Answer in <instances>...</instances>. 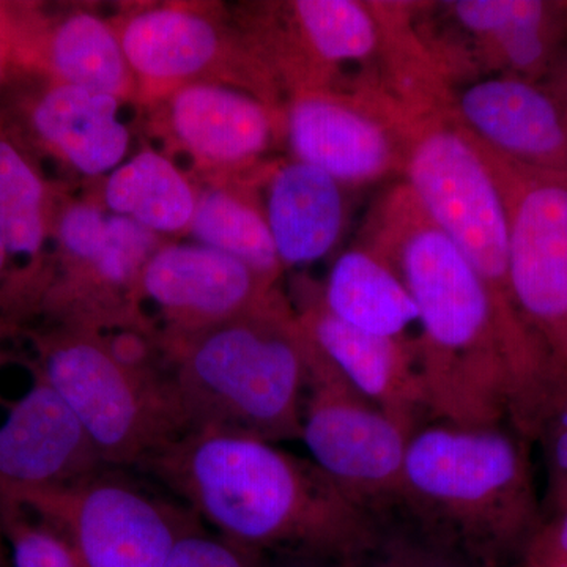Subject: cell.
Instances as JSON below:
<instances>
[{"mask_svg":"<svg viewBox=\"0 0 567 567\" xmlns=\"http://www.w3.org/2000/svg\"><path fill=\"white\" fill-rule=\"evenodd\" d=\"M360 241L393 265L415 301L427 421L507 424L528 440L566 365L507 330L486 284L404 182L379 197Z\"/></svg>","mask_w":567,"mask_h":567,"instance_id":"1","label":"cell"},{"mask_svg":"<svg viewBox=\"0 0 567 567\" xmlns=\"http://www.w3.org/2000/svg\"><path fill=\"white\" fill-rule=\"evenodd\" d=\"M213 532L270 559L361 565L380 524L312 461L234 432H185L144 465Z\"/></svg>","mask_w":567,"mask_h":567,"instance_id":"2","label":"cell"},{"mask_svg":"<svg viewBox=\"0 0 567 567\" xmlns=\"http://www.w3.org/2000/svg\"><path fill=\"white\" fill-rule=\"evenodd\" d=\"M417 7L402 0L252 2L234 20L284 99L334 89L406 106L439 82L417 32Z\"/></svg>","mask_w":567,"mask_h":567,"instance_id":"3","label":"cell"},{"mask_svg":"<svg viewBox=\"0 0 567 567\" xmlns=\"http://www.w3.org/2000/svg\"><path fill=\"white\" fill-rule=\"evenodd\" d=\"M529 451L507 424L425 421L406 445L398 517L477 566L518 567L544 520Z\"/></svg>","mask_w":567,"mask_h":567,"instance_id":"4","label":"cell"},{"mask_svg":"<svg viewBox=\"0 0 567 567\" xmlns=\"http://www.w3.org/2000/svg\"><path fill=\"white\" fill-rule=\"evenodd\" d=\"M186 432L301 440L311 341L276 290L244 316L163 344Z\"/></svg>","mask_w":567,"mask_h":567,"instance_id":"5","label":"cell"},{"mask_svg":"<svg viewBox=\"0 0 567 567\" xmlns=\"http://www.w3.org/2000/svg\"><path fill=\"white\" fill-rule=\"evenodd\" d=\"M39 372L106 466H144L186 432L171 374L126 364L95 328L58 322L37 336Z\"/></svg>","mask_w":567,"mask_h":567,"instance_id":"6","label":"cell"},{"mask_svg":"<svg viewBox=\"0 0 567 567\" xmlns=\"http://www.w3.org/2000/svg\"><path fill=\"white\" fill-rule=\"evenodd\" d=\"M402 182L486 284L507 330L525 346L548 353L514 305L509 216L480 142L447 111L425 115L413 126Z\"/></svg>","mask_w":567,"mask_h":567,"instance_id":"7","label":"cell"},{"mask_svg":"<svg viewBox=\"0 0 567 567\" xmlns=\"http://www.w3.org/2000/svg\"><path fill=\"white\" fill-rule=\"evenodd\" d=\"M136 82L137 102L151 107L171 93L219 82L284 107L281 89L240 31L212 3H137L111 20Z\"/></svg>","mask_w":567,"mask_h":567,"instance_id":"8","label":"cell"},{"mask_svg":"<svg viewBox=\"0 0 567 567\" xmlns=\"http://www.w3.org/2000/svg\"><path fill=\"white\" fill-rule=\"evenodd\" d=\"M309 341L301 440L312 462L379 524L398 516L410 435Z\"/></svg>","mask_w":567,"mask_h":567,"instance_id":"9","label":"cell"},{"mask_svg":"<svg viewBox=\"0 0 567 567\" xmlns=\"http://www.w3.org/2000/svg\"><path fill=\"white\" fill-rule=\"evenodd\" d=\"M7 502L61 532L84 567H166L177 540L200 524L189 507L106 470L69 487Z\"/></svg>","mask_w":567,"mask_h":567,"instance_id":"10","label":"cell"},{"mask_svg":"<svg viewBox=\"0 0 567 567\" xmlns=\"http://www.w3.org/2000/svg\"><path fill=\"white\" fill-rule=\"evenodd\" d=\"M483 147L509 216V281L528 330L567 364V173L537 169Z\"/></svg>","mask_w":567,"mask_h":567,"instance_id":"11","label":"cell"},{"mask_svg":"<svg viewBox=\"0 0 567 567\" xmlns=\"http://www.w3.org/2000/svg\"><path fill=\"white\" fill-rule=\"evenodd\" d=\"M417 121L398 104L363 92L322 89L293 93L284 102L290 158L352 192L402 177Z\"/></svg>","mask_w":567,"mask_h":567,"instance_id":"12","label":"cell"},{"mask_svg":"<svg viewBox=\"0 0 567 567\" xmlns=\"http://www.w3.org/2000/svg\"><path fill=\"white\" fill-rule=\"evenodd\" d=\"M151 107L171 148L210 182L256 177L286 145L284 107L233 85L196 82Z\"/></svg>","mask_w":567,"mask_h":567,"instance_id":"13","label":"cell"},{"mask_svg":"<svg viewBox=\"0 0 567 567\" xmlns=\"http://www.w3.org/2000/svg\"><path fill=\"white\" fill-rule=\"evenodd\" d=\"M446 50L466 82L513 76L543 82L567 48L566 2H436Z\"/></svg>","mask_w":567,"mask_h":567,"instance_id":"14","label":"cell"},{"mask_svg":"<svg viewBox=\"0 0 567 567\" xmlns=\"http://www.w3.org/2000/svg\"><path fill=\"white\" fill-rule=\"evenodd\" d=\"M276 290L227 254L199 244H163L142 270L137 300L156 306L166 323L162 344H169L259 308Z\"/></svg>","mask_w":567,"mask_h":567,"instance_id":"15","label":"cell"},{"mask_svg":"<svg viewBox=\"0 0 567 567\" xmlns=\"http://www.w3.org/2000/svg\"><path fill=\"white\" fill-rule=\"evenodd\" d=\"M14 74L137 102L136 82L111 20L84 7L48 13L37 3H14Z\"/></svg>","mask_w":567,"mask_h":567,"instance_id":"16","label":"cell"},{"mask_svg":"<svg viewBox=\"0 0 567 567\" xmlns=\"http://www.w3.org/2000/svg\"><path fill=\"white\" fill-rule=\"evenodd\" d=\"M104 468L73 410L37 375L0 424V498L58 491Z\"/></svg>","mask_w":567,"mask_h":567,"instance_id":"17","label":"cell"},{"mask_svg":"<svg viewBox=\"0 0 567 567\" xmlns=\"http://www.w3.org/2000/svg\"><path fill=\"white\" fill-rule=\"evenodd\" d=\"M25 78L35 84L3 114L32 151L48 153L84 177L110 175L125 162L132 133L121 118L122 102L106 93Z\"/></svg>","mask_w":567,"mask_h":567,"instance_id":"18","label":"cell"},{"mask_svg":"<svg viewBox=\"0 0 567 567\" xmlns=\"http://www.w3.org/2000/svg\"><path fill=\"white\" fill-rule=\"evenodd\" d=\"M447 114L507 159L567 173V111L543 82L481 78L454 91Z\"/></svg>","mask_w":567,"mask_h":567,"instance_id":"19","label":"cell"},{"mask_svg":"<svg viewBox=\"0 0 567 567\" xmlns=\"http://www.w3.org/2000/svg\"><path fill=\"white\" fill-rule=\"evenodd\" d=\"M297 311L306 333L372 404L412 436L427 421L416 347L357 330L324 308L320 287L301 293Z\"/></svg>","mask_w":567,"mask_h":567,"instance_id":"20","label":"cell"},{"mask_svg":"<svg viewBox=\"0 0 567 567\" xmlns=\"http://www.w3.org/2000/svg\"><path fill=\"white\" fill-rule=\"evenodd\" d=\"M331 175L298 159H274L259 181L265 219L286 268L308 267L338 248L349 194Z\"/></svg>","mask_w":567,"mask_h":567,"instance_id":"21","label":"cell"},{"mask_svg":"<svg viewBox=\"0 0 567 567\" xmlns=\"http://www.w3.org/2000/svg\"><path fill=\"white\" fill-rule=\"evenodd\" d=\"M58 207L31 147L0 111V240L9 252L11 271L18 267L6 293L10 303L21 305L39 290Z\"/></svg>","mask_w":567,"mask_h":567,"instance_id":"22","label":"cell"},{"mask_svg":"<svg viewBox=\"0 0 567 567\" xmlns=\"http://www.w3.org/2000/svg\"><path fill=\"white\" fill-rule=\"evenodd\" d=\"M324 308L364 333L417 346L420 315L412 293L382 254L358 241L339 254L320 287Z\"/></svg>","mask_w":567,"mask_h":567,"instance_id":"23","label":"cell"},{"mask_svg":"<svg viewBox=\"0 0 567 567\" xmlns=\"http://www.w3.org/2000/svg\"><path fill=\"white\" fill-rule=\"evenodd\" d=\"M199 192L173 158L142 148L106 175L102 197L111 215L132 219L158 237H174L188 234Z\"/></svg>","mask_w":567,"mask_h":567,"instance_id":"24","label":"cell"},{"mask_svg":"<svg viewBox=\"0 0 567 567\" xmlns=\"http://www.w3.org/2000/svg\"><path fill=\"white\" fill-rule=\"evenodd\" d=\"M264 171L257 177L204 186L188 234L194 244L227 254L268 282L278 284L284 267L260 200Z\"/></svg>","mask_w":567,"mask_h":567,"instance_id":"25","label":"cell"},{"mask_svg":"<svg viewBox=\"0 0 567 567\" xmlns=\"http://www.w3.org/2000/svg\"><path fill=\"white\" fill-rule=\"evenodd\" d=\"M363 567H481L445 540L436 539L402 517L380 522L374 550Z\"/></svg>","mask_w":567,"mask_h":567,"instance_id":"26","label":"cell"},{"mask_svg":"<svg viewBox=\"0 0 567 567\" xmlns=\"http://www.w3.org/2000/svg\"><path fill=\"white\" fill-rule=\"evenodd\" d=\"M0 525L11 550V567H84L69 539L47 522L0 498Z\"/></svg>","mask_w":567,"mask_h":567,"instance_id":"27","label":"cell"},{"mask_svg":"<svg viewBox=\"0 0 567 567\" xmlns=\"http://www.w3.org/2000/svg\"><path fill=\"white\" fill-rule=\"evenodd\" d=\"M535 443L540 447L546 468L543 516L547 518L567 506V372L540 413L532 446Z\"/></svg>","mask_w":567,"mask_h":567,"instance_id":"28","label":"cell"},{"mask_svg":"<svg viewBox=\"0 0 567 567\" xmlns=\"http://www.w3.org/2000/svg\"><path fill=\"white\" fill-rule=\"evenodd\" d=\"M262 554L235 544L203 525L186 532L173 548L166 567H267Z\"/></svg>","mask_w":567,"mask_h":567,"instance_id":"29","label":"cell"},{"mask_svg":"<svg viewBox=\"0 0 567 567\" xmlns=\"http://www.w3.org/2000/svg\"><path fill=\"white\" fill-rule=\"evenodd\" d=\"M518 567H567V506L544 518Z\"/></svg>","mask_w":567,"mask_h":567,"instance_id":"30","label":"cell"},{"mask_svg":"<svg viewBox=\"0 0 567 567\" xmlns=\"http://www.w3.org/2000/svg\"><path fill=\"white\" fill-rule=\"evenodd\" d=\"M17 70V11L14 3L0 2V92Z\"/></svg>","mask_w":567,"mask_h":567,"instance_id":"31","label":"cell"},{"mask_svg":"<svg viewBox=\"0 0 567 567\" xmlns=\"http://www.w3.org/2000/svg\"><path fill=\"white\" fill-rule=\"evenodd\" d=\"M546 85L547 91L561 103V106L567 111V48L563 52L561 58L555 63L554 69L546 80L543 81Z\"/></svg>","mask_w":567,"mask_h":567,"instance_id":"32","label":"cell"},{"mask_svg":"<svg viewBox=\"0 0 567 567\" xmlns=\"http://www.w3.org/2000/svg\"><path fill=\"white\" fill-rule=\"evenodd\" d=\"M363 565V563H361ZM361 565H339V563L309 561V559H270L267 567H363Z\"/></svg>","mask_w":567,"mask_h":567,"instance_id":"33","label":"cell"},{"mask_svg":"<svg viewBox=\"0 0 567 567\" xmlns=\"http://www.w3.org/2000/svg\"><path fill=\"white\" fill-rule=\"evenodd\" d=\"M11 278V260L9 252H7L6 246L0 240V300L7 292Z\"/></svg>","mask_w":567,"mask_h":567,"instance_id":"34","label":"cell"},{"mask_svg":"<svg viewBox=\"0 0 567 567\" xmlns=\"http://www.w3.org/2000/svg\"><path fill=\"white\" fill-rule=\"evenodd\" d=\"M2 525H0V567H6V561H3V550H2Z\"/></svg>","mask_w":567,"mask_h":567,"instance_id":"35","label":"cell"},{"mask_svg":"<svg viewBox=\"0 0 567 567\" xmlns=\"http://www.w3.org/2000/svg\"><path fill=\"white\" fill-rule=\"evenodd\" d=\"M566 10H567V2H566Z\"/></svg>","mask_w":567,"mask_h":567,"instance_id":"36","label":"cell"}]
</instances>
